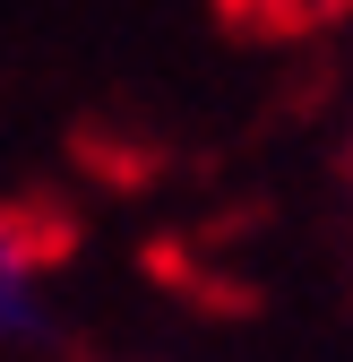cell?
<instances>
[{"instance_id": "cell-1", "label": "cell", "mask_w": 353, "mask_h": 362, "mask_svg": "<svg viewBox=\"0 0 353 362\" xmlns=\"http://www.w3.org/2000/svg\"><path fill=\"white\" fill-rule=\"evenodd\" d=\"M61 242L35 216H0V345L43 328V276H52Z\"/></svg>"}]
</instances>
